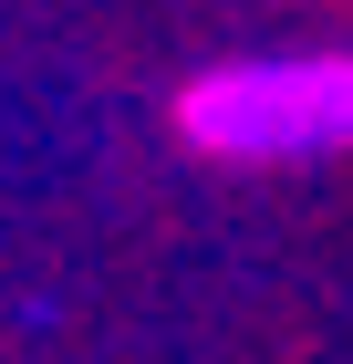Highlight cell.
Here are the masks:
<instances>
[{"instance_id": "1", "label": "cell", "mask_w": 353, "mask_h": 364, "mask_svg": "<svg viewBox=\"0 0 353 364\" xmlns=\"http://www.w3.org/2000/svg\"><path fill=\"white\" fill-rule=\"evenodd\" d=\"M177 136L229 167L271 156H332L353 146V53H291V63H218L177 94Z\"/></svg>"}]
</instances>
